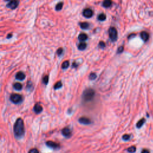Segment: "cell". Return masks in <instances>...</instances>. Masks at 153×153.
<instances>
[{
	"instance_id": "9c48e42d",
	"label": "cell",
	"mask_w": 153,
	"mask_h": 153,
	"mask_svg": "<svg viewBox=\"0 0 153 153\" xmlns=\"http://www.w3.org/2000/svg\"><path fill=\"white\" fill-rule=\"evenodd\" d=\"M93 11L90 8H86L84 10L83 12H82V14L83 16L86 18H90L93 16Z\"/></svg>"
},
{
	"instance_id": "1f68e13d",
	"label": "cell",
	"mask_w": 153,
	"mask_h": 153,
	"mask_svg": "<svg viewBox=\"0 0 153 153\" xmlns=\"http://www.w3.org/2000/svg\"><path fill=\"white\" fill-rule=\"evenodd\" d=\"M77 66H78V65L76 63V62H74V63L73 64V65H72V66L75 67V68H76V67H77Z\"/></svg>"
},
{
	"instance_id": "8fae6325",
	"label": "cell",
	"mask_w": 153,
	"mask_h": 153,
	"mask_svg": "<svg viewBox=\"0 0 153 153\" xmlns=\"http://www.w3.org/2000/svg\"><path fill=\"white\" fill-rule=\"evenodd\" d=\"M140 37H141L142 40L144 41H146L148 40V39H149L150 36L147 32H146L142 31V32L140 33Z\"/></svg>"
},
{
	"instance_id": "ac0fdd59",
	"label": "cell",
	"mask_w": 153,
	"mask_h": 153,
	"mask_svg": "<svg viewBox=\"0 0 153 153\" xmlns=\"http://www.w3.org/2000/svg\"><path fill=\"white\" fill-rule=\"evenodd\" d=\"M127 151L129 153H134L136 152V147L135 146H130L129 148H128Z\"/></svg>"
},
{
	"instance_id": "4316f807",
	"label": "cell",
	"mask_w": 153,
	"mask_h": 153,
	"mask_svg": "<svg viewBox=\"0 0 153 153\" xmlns=\"http://www.w3.org/2000/svg\"><path fill=\"white\" fill-rule=\"evenodd\" d=\"M28 153H39V151L36 148H32L29 151Z\"/></svg>"
},
{
	"instance_id": "6da1fadb",
	"label": "cell",
	"mask_w": 153,
	"mask_h": 153,
	"mask_svg": "<svg viewBox=\"0 0 153 153\" xmlns=\"http://www.w3.org/2000/svg\"><path fill=\"white\" fill-rule=\"evenodd\" d=\"M14 134L15 136L20 138L25 134V126L24 121L21 118H19L14 125Z\"/></svg>"
},
{
	"instance_id": "9a60e30c",
	"label": "cell",
	"mask_w": 153,
	"mask_h": 153,
	"mask_svg": "<svg viewBox=\"0 0 153 153\" xmlns=\"http://www.w3.org/2000/svg\"><path fill=\"white\" fill-rule=\"evenodd\" d=\"M111 4H112V1H110V0H105L102 3V6H103V7H105V8L110 7L111 6Z\"/></svg>"
},
{
	"instance_id": "5bb4252c",
	"label": "cell",
	"mask_w": 153,
	"mask_h": 153,
	"mask_svg": "<svg viewBox=\"0 0 153 153\" xmlns=\"http://www.w3.org/2000/svg\"><path fill=\"white\" fill-rule=\"evenodd\" d=\"M88 36H87V34H86L84 33H82L80 34L78 36V39L79 40L82 41H86L87 39H88Z\"/></svg>"
},
{
	"instance_id": "30bf717a",
	"label": "cell",
	"mask_w": 153,
	"mask_h": 153,
	"mask_svg": "<svg viewBox=\"0 0 153 153\" xmlns=\"http://www.w3.org/2000/svg\"><path fill=\"white\" fill-rule=\"evenodd\" d=\"M16 78L20 81L24 80L25 78V74L22 72H19L16 75Z\"/></svg>"
},
{
	"instance_id": "484cf974",
	"label": "cell",
	"mask_w": 153,
	"mask_h": 153,
	"mask_svg": "<svg viewBox=\"0 0 153 153\" xmlns=\"http://www.w3.org/2000/svg\"><path fill=\"white\" fill-rule=\"evenodd\" d=\"M42 80H43V82L45 84H47V83H48V76H46L43 78Z\"/></svg>"
},
{
	"instance_id": "5b68a950",
	"label": "cell",
	"mask_w": 153,
	"mask_h": 153,
	"mask_svg": "<svg viewBox=\"0 0 153 153\" xmlns=\"http://www.w3.org/2000/svg\"><path fill=\"white\" fill-rule=\"evenodd\" d=\"M46 145L47 146L52 148V149H59L60 148V145L59 144L56 143V142L52 141V140H48V141L46 142Z\"/></svg>"
},
{
	"instance_id": "d6986e66",
	"label": "cell",
	"mask_w": 153,
	"mask_h": 153,
	"mask_svg": "<svg viewBox=\"0 0 153 153\" xmlns=\"http://www.w3.org/2000/svg\"><path fill=\"white\" fill-rule=\"evenodd\" d=\"M87 47V44L85 43V42H81L80 44H79L78 46V48L80 50H84Z\"/></svg>"
},
{
	"instance_id": "7402d4cb",
	"label": "cell",
	"mask_w": 153,
	"mask_h": 153,
	"mask_svg": "<svg viewBox=\"0 0 153 153\" xmlns=\"http://www.w3.org/2000/svg\"><path fill=\"white\" fill-rule=\"evenodd\" d=\"M69 65H70V62H69V61L68 60L64 61L62 65V69H66L68 68Z\"/></svg>"
},
{
	"instance_id": "ffe728a7",
	"label": "cell",
	"mask_w": 153,
	"mask_h": 153,
	"mask_svg": "<svg viewBox=\"0 0 153 153\" xmlns=\"http://www.w3.org/2000/svg\"><path fill=\"white\" fill-rule=\"evenodd\" d=\"M106 15H105V14H103V13L100 14L98 16V19L100 21L105 20H106Z\"/></svg>"
},
{
	"instance_id": "2e32d148",
	"label": "cell",
	"mask_w": 153,
	"mask_h": 153,
	"mask_svg": "<svg viewBox=\"0 0 153 153\" xmlns=\"http://www.w3.org/2000/svg\"><path fill=\"white\" fill-rule=\"evenodd\" d=\"M14 88L17 90H21L22 89L23 86L20 82H16V83L14 84Z\"/></svg>"
},
{
	"instance_id": "e0dca14e",
	"label": "cell",
	"mask_w": 153,
	"mask_h": 153,
	"mask_svg": "<svg viewBox=\"0 0 153 153\" xmlns=\"http://www.w3.org/2000/svg\"><path fill=\"white\" fill-rule=\"evenodd\" d=\"M80 27L82 30H86L89 27V24L88 22H82L80 24Z\"/></svg>"
},
{
	"instance_id": "277c9868",
	"label": "cell",
	"mask_w": 153,
	"mask_h": 153,
	"mask_svg": "<svg viewBox=\"0 0 153 153\" xmlns=\"http://www.w3.org/2000/svg\"><path fill=\"white\" fill-rule=\"evenodd\" d=\"M10 100H11V101L13 102L14 104H18L22 102L23 98L20 94L14 93V94H12V95L10 96Z\"/></svg>"
},
{
	"instance_id": "7c38bea8",
	"label": "cell",
	"mask_w": 153,
	"mask_h": 153,
	"mask_svg": "<svg viewBox=\"0 0 153 153\" xmlns=\"http://www.w3.org/2000/svg\"><path fill=\"white\" fill-rule=\"evenodd\" d=\"M34 111H35V112L36 114H40V113L42 112V107L39 104H36L35 105L34 108Z\"/></svg>"
},
{
	"instance_id": "83f0119b",
	"label": "cell",
	"mask_w": 153,
	"mask_h": 153,
	"mask_svg": "<svg viewBox=\"0 0 153 153\" xmlns=\"http://www.w3.org/2000/svg\"><path fill=\"white\" fill-rule=\"evenodd\" d=\"M63 51H64L63 48H59V49L57 50V54H58V56H60V55L62 54V53H63Z\"/></svg>"
},
{
	"instance_id": "52a82bcc",
	"label": "cell",
	"mask_w": 153,
	"mask_h": 153,
	"mask_svg": "<svg viewBox=\"0 0 153 153\" xmlns=\"http://www.w3.org/2000/svg\"><path fill=\"white\" fill-rule=\"evenodd\" d=\"M62 134L66 138H70L72 135L71 129L68 128H65L62 130Z\"/></svg>"
},
{
	"instance_id": "44dd1931",
	"label": "cell",
	"mask_w": 153,
	"mask_h": 153,
	"mask_svg": "<svg viewBox=\"0 0 153 153\" xmlns=\"http://www.w3.org/2000/svg\"><path fill=\"white\" fill-rule=\"evenodd\" d=\"M62 7H63V2H60L57 4V5L56 6V10H57V11H60L61 9L62 8Z\"/></svg>"
},
{
	"instance_id": "d4e9b609",
	"label": "cell",
	"mask_w": 153,
	"mask_h": 153,
	"mask_svg": "<svg viewBox=\"0 0 153 153\" xmlns=\"http://www.w3.org/2000/svg\"><path fill=\"white\" fill-rule=\"evenodd\" d=\"M96 77H97V76H96V74L95 73H91V74H90L89 76V79L90 80H93L96 79Z\"/></svg>"
},
{
	"instance_id": "4fadbf2b",
	"label": "cell",
	"mask_w": 153,
	"mask_h": 153,
	"mask_svg": "<svg viewBox=\"0 0 153 153\" xmlns=\"http://www.w3.org/2000/svg\"><path fill=\"white\" fill-rule=\"evenodd\" d=\"M145 123V118H142L140 119V120H139L138 122V123H136V128H140L141 127H142L144 124V123Z\"/></svg>"
},
{
	"instance_id": "d6a6232c",
	"label": "cell",
	"mask_w": 153,
	"mask_h": 153,
	"mask_svg": "<svg viewBox=\"0 0 153 153\" xmlns=\"http://www.w3.org/2000/svg\"><path fill=\"white\" fill-rule=\"evenodd\" d=\"M12 36V34H8V36H7V38H11Z\"/></svg>"
},
{
	"instance_id": "cb8c5ba5",
	"label": "cell",
	"mask_w": 153,
	"mask_h": 153,
	"mask_svg": "<svg viewBox=\"0 0 153 153\" xmlns=\"http://www.w3.org/2000/svg\"><path fill=\"white\" fill-rule=\"evenodd\" d=\"M130 134H124V135L122 136V139H123V140H126V141H127V140H128L130 139Z\"/></svg>"
},
{
	"instance_id": "8992f818",
	"label": "cell",
	"mask_w": 153,
	"mask_h": 153,
	"mask_svg": "<svg viewBox=\"0 0 153 153\" xmlns=\"http://www.w3.org/2000/svg\"><path fill=\"white\" fill-rule=\"evenodd\" d=\"M19 4V1H16V0H14V1H10V2L7 4V7L11 9H15L18 7Z\"/></svg>"
},
{
	"instance_id": "ba28073f",
	"label": "cell",
	"mask_w": 153,
	"mask_h": 153,
	"mask_svg": "<svg viewBox=\"0 0 153 153\" xmlns=\"http://www.w3.org/2000/svg\"><path fill=\"white\" fill-rule=\"evenodd\" d=\"M78 122L82 124H85V125H88L92 123L91 120L88 117H82L78 119Z\"/></svg>"
},
{
	"instance_id": "f1b7e54d",
	"label": "cell",
	"mask_w": 153,
	"mask_h": 153,
	"mask_svg": "<svg viewBox=\"0 0 153 153\" xmlns=\"http://www.w3.org/2000/svg\"><path fill=\"white\" fill-rule=\"evenodd\" d=\"M99 47H100V48H103L105 47V43L104 42H103V41H100V42H99Z\"/></svg>"
},
{
	"instance_id": "3957f363",
	"label": "cell",
	"mask_w": 153,
	"mask_h": 153,
	"mask_svg": "<svg viewBox=\"0 0 153 153\" xmlns=\"http://www.w3.org/2000/svg\"><path fill=\"white\" fill-rule=\"evenodd\" d=\"M108 32H109V36L112 42H115V41H117V31L116 30V29L115 28H110L109 30H108Z\"/></svg>"
},
{
	"instance_id": "836d02e7",
	"label": "cell",
	"mask_w": 153,
	"mask_h": 153,
	"mask_svg": "<svg viewBox=\"0 0 153 153\" xmlns=\"http://www.w3.org/2000/svg\"><path fill=\"white\" fill-rule=\"evenodd\" d=\"M135 36V35H134V34H133V35H130V36H128V38H129V39H130V38L131 37H133V36Z\"/></svg>"
},
{
	"instance_id": "603a6c76",
	"label": "cell",
	"mask_w": 153,
	"mask_h": 153,
	"mask_svg": "<svg viewBox=\"0 0 153 153\" xmlns=\"http://www.w3.org/2000/svg\"><path fill=\"white\" fill-rule=\"evenodd\" d=\"M62 82H56V84H55L54 88V89H59V88H62Z\"/></svg>"
},
{
	"instance_id": "4dcf8cb0",
	"label": "cell",
	"mask_w": 153,
	"mask_h": 153,
	"mask_svg": "<svg viewBox=\"0 0 153 153\" xmlns=\"http://www.w3.org/2000/svg\"><path fill=\"white\" fill-rule=\"evenodd\" d=\"M141 153H150V152L147 149H144L142 150Z\"/></svg>"
},
{
	"instance_id": "f546056e",
	"label": "cell",
	"mask_w": 153,
	"mask_h": 153,
	"mask_svg": "<svg viewBox=\"0 0 153 153\" xmlns=\"http://www.w3.org/2000/svg\"><path fill=\"white\" fill-rule=\"evenodd\" d=\"M123 50H124V48L123 46H121L119 47L118 48V50H117V53H122V52H123Z\"/></svg>"
},
{
	"instance_id": "7a4b0ae2",
	"label": "cell",
	"mask_w": 153,
	"mask_h": 153,
	"mask_svg": "<svg viewBox=\"0 0 153 153\" xmlns=\"http://www.w3.org/2000/svg\"><path fill=\"white\" fill-rule=\"evenodd\" d=\"M94 91L92 88H88L84 90L82 94V99L86 102L92 100L94 96Z\"/></svg>"
}]
</instances>
